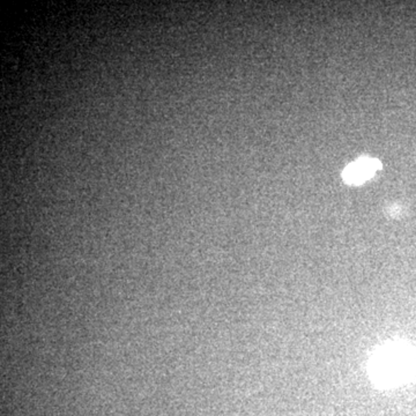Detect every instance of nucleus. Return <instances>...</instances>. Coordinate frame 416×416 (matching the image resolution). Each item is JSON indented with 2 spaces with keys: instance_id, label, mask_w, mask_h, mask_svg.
<instances>
[{
  "instance_id": "nucleus-1",
  "label": "nucleus",
  "mask_w": 416,
  "mask_h": 416,
  "mask_svg": "<svg viewBox=\"0 0 416 416\" xmlns=\"http://www.w3.org/2000/svg\"><path fill=\"white\" fill-rule=\"evenodd\" d=\"M379 168H381L379 161L363 157L351 166H348L344 169L342 177L344 181L349 184H361L366 179H369L371 176L375 175Z\"/></svg>"
}]
</instances>
